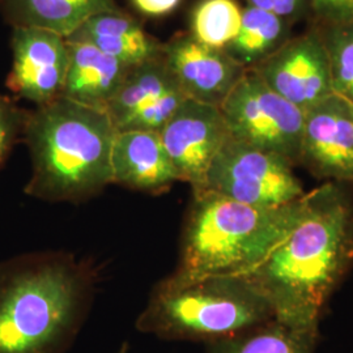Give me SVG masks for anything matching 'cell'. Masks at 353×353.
Segmentation results:
<instances>
[{
    "label": "cell",
    "instance_id": "cell-20",
    "mask_svg": "<svg viewBox=\"0 0 353 353\" xmlns=\"http://www.w3.org/2000/svg\"><path fill=\"white\" fill-rule=\"evenodd\" d=\"M242 10L237 0H202L191 14L190 34L207 46L224 50L240 30Z\"/></svg>",
    "mask_w": 353,
    "mask_h": 353
},
{
    "label": "cell",
    "instance_id": "cell-26",
    "mask_svg": "<svg viewBox=\"0 0 353 353\" xmlns=\"http://www.w3.org/2000/svg\"><path fill=\"white\" fill-rule=\"evenodd\" d=\"M115 353H127V344H123Z\"/></svg>",
    "mask_w": 353,
    "mask_h": 353
},
{
    "label": "cell",
    "instance_id": "cell-7",
    "mask_svg": "<svg viewBox=\"0 0 353 353\" xmlns=\"http://www.w3.org/2000/svg\"><path fill=\"white\" fill-rule=\"evenodd\" d=\"M292 168L278 154L230 138L214 159L203 190L254 207H281L306 194Z\"/></svg>",
    "mask_w": 353,
    "mask_h": 353
},
{
    "label": "cell",
    "instance_id": "cell-4",
    "mask_svg": "<svg viewBox=\"0 0 353 353\" xmlns=\"http://www.w3.org/2000/svg\"><path fill=\"white\" fill-rule=\"evenodd\" d=\"M305 207L306 194L297 202L263 208L214 191L194 192L176 271L248 276L297 225Z\"/></svg>",
    "mask_w": 353,
    "mask_h": 353
},
{
    "label": "cell",
    "instance_id": "cell-16",
    "mask_svg": "<svg viewBox=\"0 0 353 353\" xmlns=\"http://www.w3.org/2000/svg\"><path fill=\"white\" fill-rule=\"evenodd\" d=\"M65 39L89 43L132 67L160 58L163 54V43L119 8L93 14Z\"/></svg>",
    "mask_w": 353,
    "mask_h": 353
},
{
    "label": "cell",
    "instance_id": "cell-15",
    "mask_svg": "<svg viewBox=\"0 0 353 353\" xmlns=\"http://www.w3.org/2000/svg\"><path fill=\"white\" fill-rule=\"evenodd\" d=\"M65 41L68 64L61 97L105 110L132 65L85 42Z\"/></svg>",
    "mask_w": 353,
    "mask_h": 353
},
{
    "label": "cell",
    "instance_id": "cell-22",
    "mask_svg": "<svg viewBox=\"0 0 353 353\" xmlns=\"http://www.w3.org/2000/svg\"><path fill=\"white\" fill-rule=\"evenodd\" d=\"M26 113L12 100L0 94V168L23 137Z\"/></svg>",
    "mask_w": 353,
    "mask_h": 353
},
{
    "label": "cell",
    "instance_id": "cell-10",
    "mask_svg": "<svg viewBox=\"0 0 353 353\" xmlns=\"http://www.w3.org/2000/svg\"><path fill=\"white\" fill-rule=\"evenodd\" d=\"M252 71L303 113L334 94L327 52L316 28L290 38Z\"/></svg>",
    "mask_w": 353,
    "mask_h": 353
},
{
    "label": "cell",
    "instance_id": "cell-14",
    "mask_svg": "<svg viewBox=\"0 0 353 353\" xmlns=\"http://www.w3.org/2000/svg\"><path fill=\"white\" fill-rule=\"evenodd\" d=\"M113 183L160 194L179 181L159 132L118 131L112 148Z\"/></svg>",
    "mask_w": 353,
    "mask_h": 353
},
{
    "label": "cell",
    "instance_id": "cell-13",
    "mask_svg": "<svg viewBox=\"0 0 353 353\" xmlns=\"http://www.w3.org/2000/svg\"><path fill=\"white\" fill-rule=\"evenodd\" d=\"M163 59L188 99L221 106L248 70L223 49L181 33L163 43Z\"/></svg>",
    "mask_w": 353,
    "mask_h": 353
},
{
    "label": "cell",
    "instance_id": "cell-3",
    "mask_svg": "<svg viewBox=\"0 0 353 353\" xmlns=\"http://www.w3.org/2000/svg\"><path fill=\"white\" fill-rule=\"evenodd\" d=\"M114 128L105 110L58 97L26 113L23 140L32 176L26 194L46 202H83L113 183Z\"/></svg>",
    "mask_w": 353,
    "mask_h": 353
},
{
    "label": "cell",
    "instance_id": "cell-11",
    "mask_svg": "<svg viewBox=\"0 0 353 353\" xmlns=\"http://www.w3.org/2000/svg\"><path fill=\"white\" fill-rule=\"evenodd\" d=\"M12 67L7 87L17 97L43 106L62 94L68 64L65 38L39 28H12Z\"/></svg>",
    "mask_w": 353,
    "mask_h": 353
},
{
    "label": "cell",
    "instance_id": "cell-19",
    "mask_svg": "<svg viewBox=\"0 0 353 353\" xmlns=\"http://www.w3.org/2000/svg\"><path fill=\"white\" fill-rule=\"evenodd\" d=\"M316 334L272 319L236 336L214 341L208 353H313Z\"/></svg>",
    "mask_w": 353,
    "mask_h": 353
},
{
    "label": "cell",
    "instance_id": "cell-5",
    "mask_svg": "<svg viewBox=\"0 0 353 353\" xmlns=\"http://www.w3.org/2000/svg\"><path fill=\"white\" fill-rule=\"evenodd\" d=\"M275 319L248 276H194L176 271L156 285L137 328L168 341H214Z\"/></svg>",
    "mask_w": 353,
    "mask_h": 353
},
{
    "label": "cell",
    "instance_id": "cell-8",
    "mask_svg": "<svg viewBox=\"0 0 353 353\" xmlns=\"http://www.w3.org/2000/svg\"><path fill=\"white\" fill-rule=\"evenodd\" d=\"M179 181L194 192L204 189L214 159L230 139L219 106L188 99L159 131Z\"/></svg>",
    "mask_w": 353,
    "mask_h": 353
},
{
    "label": "cell",
    "instance_id": "cell-25",
    "mask_svg": "<svg viewBox=\"0 0 353 353\" xmlns=\"http://www.w3.org/2000/svg\"><path fill=\"white\" fill-rule=\"evenodd\" d=\"M140 12L148 16H164L174 11L181 0H131Z\"/></svg>",
    "mask_w": 353,
    "mask_h": 353
},
{
    "label": "cell",
    "instance_id": "cell-17",
    "mask_svg": "<svg viewBox=\"0 0 353 353\" xmlns=\"http://www.w3.org/2000/svg\"><path fill=\"white\" fill-rule=\"evenodd\" d=\"M114 8V0H0V14L12 28H39L64 38L93 14Z\"/></svg>",
    "mask_w": 353,
    "mask_h": 353
},
{
    "label": "cell",
    "instance_id": "cell-2",
    "mask_svg": "<svg viewBox=\"0 0 353 353\" xmlns=\"http://www.w3.org/2000/svg\"><path fill=\"white\" fill-rule=\"evenodd\" d=\"M93 275L65 252L0 263V353H63L88 312Z\"/></svg>",
    "mask_w": 353,
    "mask_h": 353
},
{
    "label": "cell",
    "instance_id": "cell-23",
    "mask_svg": "<svg viewBox=\"0 0 353 353\" xmlns=\"http://www.w3.org/2000/svg\"><path fill=\"white\" fill-rule=\"evenodd\" d=\"M246 6L274 13L292 24L312 13L310 0H245Z\"/></svg>",
    "mask_w": 353,
    "mask_h": 353
},
{
    "label": "cell",
    "instance_id": "cell-24",
    "mask_svg": "<svg viewBox=\"0 0 353 353\" xmlns=\"http://www.w3.org/2000/svg\"><path fill=\"white\" fill-rule=\"evenodd\" d=\"M319 24H353V0H310Z\"/></svg>",
    "mask_w": 353,
    "mask_h": 353
},
{
    "label": "cell",
    "instance_id": "cell-21",
    "mask_svg": "<svg viewBox=\"0 0 353 353\" xmlns=\"http://www.w3.org/2000/svg\"><path fill=\"white\" fill-rule=\"evenodd\" d=\"M327 52L332 93L353 105V24L316 28Z\"/></svg>",
    "mask_w": 353,
    "mask_h": 353
},
{
    "label": "cell",
    "instance_id": "cell-18",
    "mask_svg": "<svg viewBox=\"0 0 353 353\" xmlns=\"http://www.w3.org/2000/svg\"><path fill=\"white\" fill-rule=\"evenodd\" d=\"M292 26L290 21L274 13L245 6L240 30L224 50L245 70H252L293 37Z\"/></svg>",
    "mask_w": 353,
    "mask_h": 353
},
{
    "label": "cell",
    "instance_id": "cell-6",
    "mask_svg": "<svg viewBox=\"0 0 353 353\" xmlns=\"http://www.w3.org/2000/svg\"><path fill=\"white\" fill-rule=\"evenodd\" d=\"M220 109L232 139L300 164L305 113L254 71L245 72Z\"/></svg>",
    "mask_w": 353,
    "mask_h": 353
},
{
    "label": "cell",
    "instance_id": "cell-1",
    "mask_svg": "<svg viewBox=\"0 0 353 353\" xmlns=\"http://www.w3.org/2000/svg\"><path fill=\"white\" fill-rule=\"evenodd\" d=\"M353 265V202L341 183L306 192L297 225L248 278L275 319L316 334L323 306Z\"/></svg>",
    "mask_w": 353,
    "mask_h": 353
},
{
    "label": "cell",
    "instance_id": "cell-12",
    "mask_svg": "<svg viewBox=\"0 0 353 353\" xmlns=\"http://www.w3.org/2000/svg\"><path fill=\"white\" fill-rule=\"evenodd\" d=\"M300 164L328 182L353 183V105L331 94L305 112Z\"/></svg>",
    "mask_w": 353,
    "mask_h": 353
},
{
    "label": "cell",
    "instance_id": "cell-9",
    "mask_svg": "<svg viewBox=\"0 0 353 353\" xmlns=\"http://www.w3.org/2000/svg\"><path fill=\"white\" fill-rule=\"evenodd\" d=\"M188 100L160 58L134 65L108 102L105 112L115 131L159 132Z\"/></svg>",
    "mask_w": 353,
    "mask_h": 353
}]
</instances>
